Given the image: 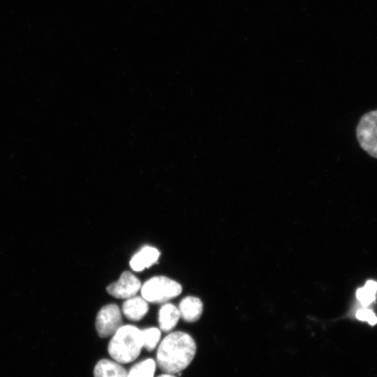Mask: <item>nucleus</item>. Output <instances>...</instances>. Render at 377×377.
<instances>
[{"instance_id": "9b49d317", "label": "nucleus", "mask_w": 377, "mask_h": 377, "mask_svg": "<svg viewBox=\"0 0 377 377\" xmlns=\"http://www.w3.org/2000/svg\"><path fill=\"white\" fill-rule=\"evenodd\" d=\"M180 317L177 307L171 303H165L158 311V323L160 330L168 332L177 325Z\"/></svg>"}, {"instance_id": "f8f14e48", "label": "nucleus", "mask_w": 377, "mask_h": 377, "mask_svg": "<svg viewBox=\"0 0 377 377\" xmlns=\"http://www.w3.org/2000/svg\"><path fill=\"white\" fill-rule=\"evenodd\" d=\"M156 364L155 360L151 358L142 360L131 368L127 377H154Z\"/></svg>"}, {"instance_id": "f257e3e1", "label": "nucleus", "mask_w": 377, "mask_h": 377, "mask_svg": "<svg viewBox=\"0 0 377 377\" xmlns=\"http://www.w3.org/2000/svg\"><path fill=\"white\" fill-rule=\"evenodd\" d=\"M195 351V343L188 334L173 332L160 343L156 353V364L164 373L177 374L190 364Z\"/></svg>"}, {"instance_id": "7ed1b4c3", "label": "nucleus", "mask_w": 377, "mask_h": 377, "mask_svg": "<svg viewBox=\"0 0 377 377\" xmlns=\"http://www.w3.org/2000/svg\"><path fill=\"white\" fill-rule=\"evenodd\" d=\"M182 286L177 281L164 276L151 277L141 287L142 297L151 303H163L182 293Z\"/></svg>"}, {"instance_id": "dca6fc26", "label": "nucleus", "mask_w": 377, "mask_h": 377, "mask_svg": "<svg viewBox=\"0 0 377 377\" xmlns=\"http://www.w3.org/2000/svg\"><path fill=\"white\" fill-rule=\"evenodd\" d=\"M157 377H176V376H174L173 374L164 373L163 374H161Z\"/></svg>"}, {"instance_id": "20e7f679", "label": "nucleus", "mask_w": 377, "mask_h": 377, "mask_svg": "<svg viewBox=\"0 0 377 377\" xmlns=\"http://www.w3.org/2000/svg\"><path fill=\"white\" fill-rule=\"evenodd\" d=\"M356 135L360 147L377 158V110L368 112L360 118Z\"/></svg>"}, {"instance_id": "39448f33", "label": "nucleus", "mask_w": 377, "mask_h": 377, "mask_svg": "<svg viewBox=\"0 0 377 377\" xmlns=\"http://www.w3.org/2000/svg\"><path fill=\"white\" fill-rule=\"evenodd\" d=\"M121 324L120 309L114 304L103 306L97 313L96 328L99 337L102 338L113 335L122 325Z\"/></svg>"}, {"instance_id": "9d476101", "label": "nucleus", "mask_w": 377, "mask_h": 377, "mask_svg": "<svg viewBox=\"0 0 377 377\" xmlns=\"http://www.w3.org/2000/svg\"><path fill=\"white\" fill-rule=\"evenodd\" d=\"M94 377H127L128 372L119 362L107 359L99 360L94 369Z\"/></svg>"}, {"instance_id": "ddd939ff", "label": "nucleus", "mask_w": 377, "mask_h": 377, "mask_svg": "<svg viewBox=\"0 0 377 377\" xmlns=\"http://www.w3.org/2000/svg\"><path fill=\"white\" fill-rule=\"evenodd\" d=\"M143 347L148 351L153 350L161 339V330L156 327H148L141 330Z\"/></svg>"}, {"instance_id": "2eb2a0df", "label": "nucleus", "mask_w": 377, "mask_h": 377, "mask_svg": "<svg viewBox=\"0 0 377 377\" xmlns=\"http://www.w3.org/2000/svg\"><path fill=\"white\" fill-rule=\"evenodd\" d=\"M356 317L359 320L367 321L371 325H375L377 323V317L369 309H363L359 310L356 313Z\"/></svg>"}, {"instance_id": "0eeeda50", "label": "nucleus", "mask_w": 377, "mask_h": 377, "mask_svg": "<svg viewBox=\"0 0 377 377\" xmlns=\"http://www.w3.org/2000/svg\"><path fill=\"white\" fill-rule=\"evenodd\" d=\"M159 256L157 249L146 246L132 257L130 265L134 271L140 272L156 263Z\"/></svg>"}, {"instance_id": "423d86ee", "label": "nucleus", "mask_w": 377, "mask_h": 377, "mask_svg": "<svg viewBox=\"0 0 377 377\" xmlns=\"http://www.w3.org/2000/svg\"><path fill=\"white\" fill-rule=\"evenodd\" d=\"M141 288L140 280L128 271L124 272L118 281L107 287L108 293L116 298L128 299Z\"/></svg>"}, {"instance_id": "1a4fd4ad", "label": "nucleus", "mask_w": 377, "mask_h": 377, "mask_svg": "<svg viewBox=\"0 0 377 377\" xmlns=\"http://www.w3.org/2000/svg\"><path fill=\"white\" fill-rule=\"evenodd\" d=\"M148 309L147 301L139 296L129 297L122 304L124 316L133 321L142 319L147 313Z\"/></svg>"}, {"instance_id": "6e6552de", "label": "nucleus", "mask_w": 377, "mask_h": 377, "mask_svg": "<svg viewBox=\"0 0 377 377\" xmlns=\"http://www.w3.org/2000/svg\"><path fill=\"white\" fill-rule=\"evenodd\" d=\"M202 309L201 300L193 296L184 297L180 302L178 308L180 316L188 323L198 320L202 315Z\"/></svg>"}, {"instance_id": "4468645a", "label": "nucleus", "mask_w": 377, "mask_h": 377, "mask_svg": "<svg viewBox=\"0 0 377 377\" xmlns=\"http://www.w3.org/2000/svg\"><path fill=\"white\" fill-rule=\"evenodd\" d=\"M377 290V283L374 281H368L364 286L357 291V297L364 306L371 304L375 299Z\"/></svg>"}, {"instance_id": "f03ea898", "label": "nucleus", "mask_w": 377, "mask_h": 377, "mask_svg": "<svg viewBox=\"0 0 377 377\" xmlns=\"http://www.w3.org/2000/svg\"><path fill=\"white\" fill-rule=\"evenodd\" d=\"M143 348L141 330L131 325H121L109 342V355L117 362L126 364L137 359Z\"/></svg>"}]
</instances>
